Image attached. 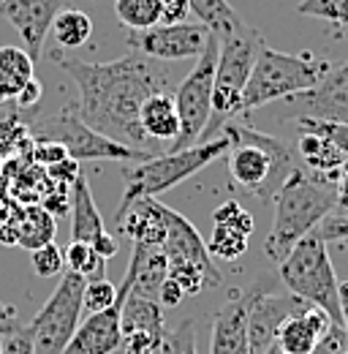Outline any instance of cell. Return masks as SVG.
<instances>
[{
	"label": "cell",
	"instance_id": "obj_42",
	"mask_svg": "<svg viewBox=\"0 0 348 354\" xmlns=\"http://www.w3.org/2000/svg\"><path fill=\"white\" fill-rule=\"evenodd\" d=\"M191 14L188 0H161V22L158 25H180Z\"/></svg>",
	"mask_w": 348,
	"mask_h": 354
},
{
	"label": "cell",
	"instance_id": "obj_5",
	"mask_svg": "<svg viewBox=\"0 0 348 354\" xmlns=\"http://www.w3.org/2000/svg\"><path fill=\"white\" fill-rule=\"evenodd\" d=\"M218 41L220 46H218L215 85H213V109H210V123L199 142L218 139L223 133V126L231 123V118L242 115V90L248 85L259 49L267 44L259 30H253L251 25Z\"/></svg>",
	"mask_w": 348,
	"mask_h": 354
},
{
	"label": "cell",
	"instance_id": "obj_1",
	"mask_svg": "<svg viewBox=\"0 0 348 354\" xmlns=\"http://www.w3.org/2000/svg\"><path fill=\"white\" fill-rule=\"evenodd\" d=\"M60 68L77 82V115L93 131L120 145L144 150L147 136L139 126L142 104L153 93H169V74L153 57L128 52L112 63H85L57 57Z\"/></svg>",
	"mask_w": 348,
	"mask_h": 354
},
{
	"label": "cell",
	"instance_id": "obj_38",
	"mask_svg": "<svg viewBox=\"0 0 348 354\" xmlns=\"http://www.w3.org/2000/svg\"><path fill=\"white\" fill-rule=\"evenodd\" d=\"M158 354H196V335H193V322L185 319L180 327L164 335L161 352Z\"/></svg>",
	"mask_w": 348,
	"mask_h": 354
},
{
	"label": "cell",
	"instance_id": "obj_44",
	"mask_svg": "<svg viewBox=\"0 0 348 354\" xmlns=\"http://www.w3.org/2000/svg\"><path fill=\"white\" fill-rule=\"evenodd\" d=\"M185 300V295H182V289L174 283L172 278H166L164 283H161V289H158V303L164 306V308H177L180 303Z\"/></svg>",
	"mask_w": 348,
	"mask_h": 354
},
{
	"label": "cell",
	"instance_id": "obj_7",
	"mask_svg": "<svg viewBox=\"0 0 348 354\" xmlns=\"http://www.w3.org/2000/svg\"><path fill=\"white\" fill-rule=\"evenodd\" d=\"M229 150H231V139L226 133H220L218 139L199 142L188 150L153 156V158L136 164L133 169H126V194H123L120 205L139 199V196H158V194L169 191L191 175L202 172L204 167L215 164Z\"/></svg>",
	"mask_w": 348,
	"mask_h": 354
},
{
	"label": "cell",
	"instance_id": "obj_17",
	"mask_svg": "<svg viewBox=\"0 0 348 354\" xmlns=\"http://www.w3.org/2000/svg\"><path fill=\"white\" fill-rule=\"evenodd\" d=\"M248 303H251V286L242 292H231L229 300L215 310L213 333H210V354H251Z\"/></svg>",
	"mask_w": 348,
	"mask_h": 354
},
{
	"label": "cell",
	"instance_id": "obj_6",
	"mask_svg": "<svg viewBox=\"0 0 348 354\" xmlns=\"http://www.w3.org/2000/svg\"><path fill=\"white\" fill-rule=\"evenodd\" d=\"M327 71L329 66L321 60L316 63V60H307L300 55H286L264 44L256 55L248 85L242 90V115L267 106V104L283 101L294 93L316 88Z\"/></svg>",
	"mask_w": 348,
	"mask_h": 354
},
{
	"label": "cell",
	"instance_id": "obj_12",
	"mask_svg": "<svg viewBox=\"0 0 348 354\" xmlns=\"http://www.w3.org/2000/svg\"><path fill=\"white\" fill-rule=\"evenodd\" d=\"M283 120H332V123H348V60L343 66H329V71L321 77L316 88L294 93L283 98L280 104Z\"/></svg>",
	"mask_w": 348,
	"mask_h": 354
},
{
	"label": "cell",
	"instance_id": "obj_25",
	"mask_svg": "<svg viewBox=\"0 0 348 354\" xmlns=\"http://www.w3.org/2000/svg\"><path fill=\"white\" fill-rule=\"evenodd\" d=\"M36 63L19 46H0V101L17 98L19 90L33 80Z\"/></svg>",
	"mask_w": 348,
	"mask_h": 354
},
{
	"label": "cell",
	"instance_id": "obj_27",
	"mask_svg": "<svg viewBox=\"0 0 348 354\" xmlns=\"http://www.w3.org/2000/svg\"><path fill=\"white\" fill-rule=\"evenodd\" d=\"M55 229H57L55 216L44 210L41 205H33L25 210L22 221L17 223V245L36 251L46 243H55Z\"/></svg>",
	"mask_w": 348,
	"mask_h": 354
},
{
	"label": "cell",
	"instance_id": "obj_48",
	"mask_svg": "<svg viewBox=\"0 0 348 354\" xmlns=\"http://www.w3.org/2000/svg\"><path fill=\"white\" fill-rule=\"evenodd\" d=\"M6 313H8V306H3V303H0V322L6 319Z\"/></svg>",
	"mask_w": 348,
	"mask_h": 354
},
{
	"label": "cell",
	"instance_id": "obj_3",
	"mask_svg": "<svg viewBox=\"0 0 348 354\" xmlns=\"http://www.w3.org/2000/svg\"><path fill=\"white\" fill-rule=\"evenodd\" d=\"M223 133L231 139V150L226 153L231 180L259 196L261 202H272L280 185L300 167L297 156L278 136L261 133L251 126L226 123Z\"/></svg>",
	"mask_w": 348,
	"mask_h": 354
},
{
	"label": "cell",
	"instance_id": "obj_22",
	"mask_svg": "<svg viewBox=\"0 0 348 354\" xmlns=\"http://www.w3.org/2000/svg\"><path fill=\"white\" fill-rule=\"evenodd\" d=\"M297 153H300V158L304 161L307 172L324 177L329 183H338L340 180V172H343V167H346L348 161L346 156L335 145H329L324 136H316V133H307V131H300Z\"/></svg>",
	"mask_w": 348,
	"mask_h": 354
},
{
	"label": "cell",
	"instance_id": "obj_37",
	"mask_svg": "<svg viewBox=\"0 0 348 354\" xmlns=\"http://www.w3.org/2000/svg\"><path fill=\"white\" fill-rule=\"evenodd\" d=\"M33 270H36L39 278L63 275V272H66V257H63L60 245L46 243L41 248H36V251H33Z\"/></svg>",
	"mask_w": 348,
	"mask_h": 354
},
{
	"label": "cell",
	"instance_id": "obj_35",
	"mask_svg": "<svg viewBox=\"0 0 348 354\" xmlns=\"http://www.w3.org/2000/svg\"><path fill=\"white\" fill-rule=\"evenodd\" d=\"M213 223L218 226H229V229H234V232H242V234H253V216L240 205V202H223L220 207H215V213H213Z\"/></svg>",
	"mask_w": 348,
	"mask_h": 354
},
{
	"label": "cell",
	"instance_id": "obj_13",
	"mask_svg": "<svg viewBox=\"0 0 348 354\" xmlns=\"http://www.w3.org/2000/svg\"><path fill=\"white\" fill-rule=\"evenodd\" d=\"M210 30L199 22H180V25H155L147 30H130V52H139L153 60H188L199 57L207 44Z\"/></svg>",
	"mask_w": 348,
	"mask_h": 354
},
{
	"label": "cell",
	"instance_id": "obj_18",
	"mask_svg": "<svg viewBox=\"0 0 348 354\" xmlns=\"http://www.w3.org/2000/svg\"><path fill=\"white\" fill-rule=\"evenodd\" d=\"M117 229L133 245H164L166 237V205L155 196H139L120 205Z\"/></svg>",
	"mask_w": 348,
	"mask_h": 354
},
{
	"label": "cell",
	"instance_id": "obj_19",
	"mask_svg": "<svg viewBox=\"0 0 348 354\" xmlns=\"http://www.w3.org/2000/svg\"><path fill=\"white\" fill-rule=\"evenodd\" d=\"M332 319L316 306H307L304 310L294 313L291 319L283 322L278 330V349L286 354H313L318 341L329 333Z\"/></svg>",
	"mask_w": 348,
	"mask_h": 354
},
{
	"label": "cell",
	"instance_id": "obj_14",
	"mask_svg": "<svg viewBox=\"0 0 348 354\" xmlns=\"http://www.w3.org/2000/svg\"><path fill=\"white\" fill-rule=\"evenodd\" d=\"M130 286H133V275L126 270L123 283L117 286V300L115 306L106 310L90 313L85 322H79L74 338L68 341L63 354H115L123 346V327H120V313H123V303L128 297Z\"/></svg>",
	"mask_w": 348,
	"mask_h": 354
},
{
	"label": "cell",
	"instance_id": "obj_30",
	"mask_svg": "<svg viewBox=\"0 0 348 354\" xmlns=\"http://www.w3.org/2000/svg\"><path fill=\"white\" fill-rule=\"evenodd\" d=\"M115 14L130 30H147L161 22V0H115Z\"/></svg>",
	"mask_w": 348,
	"mask_h": 354
},
{
	"label": "cell",
	"instance_id": "obj_28",
	"mask_svg": "<svg viewBox=\"0 0 348 354\" xmlns=\"http://www.w3.org/2000/svg\"><path fill=\"white\" fill-rule=\"evenodd\" d=\"M52 36L63 49H79L93 36V19L79 8H63L52 22Z\"/></svg>",
	"mask_w": 348,
	"mask_h": 354
},
{
	"label": "cell",
	"instance_id": "obj_10",
	"mask_svg": "<svg viewBox=\"0 0 348 354\" xmlns=\"http://www.w3.org/2000/svg\"><path fill=\"white\" fill-rule=\"evenodd\" d=\"M87 281L79 272L66 270L52 297L33 316L30 330L36 338V354H63L74 338L82 316V295Z\"/></svg>",
	"mask_w": 348,
	"mask_h": 354
},
{
	"label": "cell",
	"instance_id": "obj_32",
	"mask_svg": "<svg viewBox=\"0 0 348 354\" xmlns=\"http://www.w3.org/2000/svg\"><path fill=\"white\" fill-rule=\"evenodd\" d=\"M248 240H251V237L242 234V232H234V229H229V226L213 223V234H210L207 251H210V257L231 262V259H240V257L248 251Z\"/></svg>",
	"mask_w": 348,
	"mask_h": 354
},
{
	"label": "cell",
	"instance_id": "obj_11",
	"mask_svg": "<svg viewBox=\"0 0 348 354\" xmlns=\"http://www.w3.org/2000/svg\"><path fill=\"white\" fill-rule=\"evenodd\" d=\"M307 308V303L297 295H280L269 289V278L264 275L251 286L248 303V346L251 354H269L278 344V330L286 319Z\"/></svg>",
	"mask_w": 348,
	"mask_h": 354
},
{
	"label": "cell",
	"instance_id": "obj_23",
	"mask_svg": "<svg viewBox=\"0 0 348 354\" xmlns=\"http://www.w3.org/2000/svg\"><path fill=\"white\" fill-rule=\"evenodd\" d=\"M104 232H106V226L95 207L93 191H90L85 177L79 175L71 185V240L93 243Z\"/></svg>",
	"mask_w": 348,
	"mask_h": 354
},
{
	"label": "cell",
	"instance_id": "obj_36",
	"mask_svg": "<svg viewBox=\"0 0 348 354\" xmlns=\"http://www.w3.org/2000/svg\"><path fill=\"white\" fill-rule=\"evenodd\" d=\"M115 300H117V286L115 283H109L106 278L87 281L85 295H82V310L98 313V310H106L109 306H115Z\"/></svg>",
	"mask_w": 348,
	"mask_h": 354
},
{
	"label": "cell",
	"instance_id": "obj_9",
	"mask_svg": "<svg viewBox=\"0 0 348 354\" xmlns=\"http://www.w3.org/2000/svg\"><path fill=\"white\" fill-rule=\"evenodd\" d=\"M33 133H36V139L60 142L74 161H136V164H142L155 156L150 150H136V147L120 145L104 133L93 131L90 126L79 120L74 104L55 112L46 120L39 118L33 123Z\"/></svg>",
	"mask_w": 348,
	"mask_h": 354
},
{
	"label": "cell",
	"instance_id": "obj_26",
	"mask_svg": "<svg viewBox=\"0 0 348 354\" xmlns=\"http://www.w3.org/2000/svg\"><path fill=\"white\" fill-rule=\"evenodd\" d=\"M191 6V14L199 17V22L215 33L218 39H226L237 30H242L248 22L234 11V6L229 0H188Z\"/></svg>",
	"mask_w": 348,
	"mask_h": 354
},
{
	"label": "cell",
	"instance_id": "obj_21",
	"mask_svg": "<svg viewBox=\"0 0 348 354\" xmlns=\"http://www.w3.org/2000/svg\"><path fill=\"white\" fill-rule=\"evenodd\" d=\"M139 126L147 139L153 142H169L172 145L180 133V115L174 106L172 93H153L139 112Z\"/></svg>",
	"mask_w": 348,
	"mask_h": 354
},
{
	"label": "cell",
	"instance_id": "obj_15",
	"mask_svg": "<svg viewBox=\"0 0 348 354\" xmlns=\"http://www.w3.org/2000/svg\"><path fill=\"white\" fill-rule=\"evenodd\" d=\"M161 248L166 254L169 270L196 267L215 283V289L223 286V275H220V270L215 267L210 251H207V243L202 240L196 226L188 221L182 213L172 210V207H166V237H164Z\"/></svg>",
	"mask_w": 348,
	"mask_h": 354
},
{
	"label": "cell",
	"instance_id": "obj_29",
	"mask_svg": "<svg viewBox=\"0 0 348 354\" xmlns=\"http://www.w3.org/2000/svg\"><path fill=\"white\" fill-rule=\"evenodd\" d=\"M0 354H36V338L30 324H25L11 306L6 319L0 322Z\"/></svg>",
	"mask_w": 348,
	"mask_h": 354
},
{
	"label": "cell",
	"instance_id": "obj_45",
	"mask_svg": "<svg viewBox=\"0 0 348 354\" xmlns=\"http://www.w3.org/2000/svg\"><path fill=\"white\" fill-rule=\"evenodd\" d=\"M41 90L44 88L39 85V82H36V77H33V80H30L25 88L19 90V95H17V104H19L22 109H33V106H36V104H39V101L44 98Z\"/></svg>",
	"mask_w": 348,
	"mask_h": 354
},
{
	"label": "cell",
	"instance_id": "obj_49",
	"mask_svg": "<svg viewBox=\"0 0 348 354\" xmlns=\"http://www.w3.org/2000/svg\"><path fill=\"white\" fill-rule=\"evenodd\" d=\"M269 354H286V352H280V349H278V346H275V349H272V352Z\"/></svg>",
	"mask_w": 348,
	"mask_h": 354
},
{
	"label": "cell",
	"instance_id": "obj_47",
	"mask_svg": "<svg viewBox=\"0 0 348 354\" xmlns=\"http://www.w3.org/2000/svg\"><path fill=\"white\" fill-rule=\"evenodd\" d=\"M335 213H348V161L338 180V210Z\"/></svg>",
	"mask_w": 348,
	"mask_h": 354
},
{
	"label": "cell",
	"instance_id": "obj_16",
	"mask_svg": "<svg viewBox=\"0 0 348 354\" xmlns=\"http://www.w3.org/2000/svg\"><path fill=\"white\" fill-rule=\"evenodd\" d=\"M63 6L66 0H0V14L14 25L33 63L41 57L46 33L52 30V22Z\"/></svg>",
	"mask_w": 348,
	"mask_h": 354
},
{
	"label": "cell",
	"instance_id": "obj_2",
	"mask_svg": "<svg viewBox=\"0 0 348 354\" xmlns=\"http://www.w3.org/2000/svg\"><path fill=\"white\" fill-rule=\"evenodd\" d=\"M272 202L275 216L264 240V251L275 265H280L304 234L318 229L327 216L338 210V183L297 167L272 196Z\"/></svg>",
	"mask_w": 348,
	"mask_h": 354
},
{
	"label": "cell",
	"instance_id": "obj_34",
	"mask_svg": "<svg viewBox=\"0 0 348 354\" xmlns=\"http://www.w3.org/2000/svg\"><path fill=\"white\" fill-rule=\"evenodd\" d=\"M294 123H297V131H307V133H316V136H324L329 145H335V147L348 158V123L310 120V118H300V120H294Z\"/></svg>",
	"mask_w": 348,
	"mask_h": 354
},
{
	"label": "cell",
	"instance_id": "obj_31",
	"mask_svg": "<svg viewBox=\"0 0 348 354\" xmlns=\"http://www.w3.org/2000/svg\"><path fill=\"white\" fill-rule=\"evenodd\" d=\"M66 257V270L71 272H79L85 281H101L104 272H106V259H101L90 243H79V240H71L63 251Z\"/></svg>",
	"mask_w": 348,
	"mask_h": 354
},
{
	"label": "cell",
	"instance_id": "obj_46",
	"mask_svg": "<svg viewBox=\"0 0 348 354\" xmlns=\"http://www.w3.org/2000/svg\"><path fill=\"white\" fill-rule=\"evenodd\" d=\"M90 248H93L101 259H112V257L117 254V240H115V234L104 232V234H98V237L90 243Z\"/></svg>",
	"mask_w": 348,
	"mask_h": 354
},
{
	"label": "cell",
	"instance_id": "obj_39",
	"mask_svg": "<svg viewBox=\"0 0 348 354\" xmlns=\"http://www.w3.org/2000/svg\"><path fill=\"white\" fill-rule=\"evenodd\" d=\"M164 344V335L155 333H130L123 335V354H158Z\"/></svg>",
	"mask_w": 348,
	"mask_h": 354
},
{
	"label": "cell",
	"instance_id": "obj_24",
	"mask_svg": "<svg viewBox=\"0 0 348 354\" xmlns=\"http://www.w3.org/2000/svg\"><path fill=\"white\" fill-rule=\"evenodd\" d=\"M120 327H123V335H130V333L166 335V330H164V306L158 300L139 297V295L128 292V297L123 303V313H120Z\"/></svg>",
	"mask_w": 348,
	"mask_h": 354
},
{
	"label": "cell",
	"instance_id": "obj_20",
	"mask_svg": "<svg viewBox=\"0 0 348 354\" xmlns=\"http://www.w3.org/2000/svg\"><path fill=\"white\" fill-rule=\"evenodd\" d=\"M126 270L133 275L130 295L158 300V289L169 278V262L161 245H133Z\"/></svg>",
	"mask_w": 348,
	"mask_h": 354
},
{
	"label": "cell",
	"instance_id": "obj_43",
	"mask_svg": "<svg viewBox=\"0 0 348 354\" xmlns=\"http://www.w3.org/2000/svg\"><path fill=\"white\" fill-rule=\"evenodd\" d=\"M49 175H52V180H57V183L68 185V183H74V180L79 177V161L66 158V161H60V164L49 167Z\"/></svg>",
	"mask_w": 348,
	"mask_h": 354
},
{
	"label": "cell",
	"instance_id": "obj_8",
	"mask_svg": "<svg viewBox=\"0 0 348 354\" xmlns=\"http://www.w3.org/2000/svg\"><path fill=\"white\" fill-rule=\"evenodd\" d=\"M218 41L215 33L207 36V44L202 55L196 57V66L188 71V77L177 85L172 93L177 115H180V133L172 142L169 153L188 150L199 145L202 133L210 123V109H213V85H215V66H218Z\"/></svg>",
	"mask_w": 348,
	"mask_h": 354
},
{
	"label": "cell",
	"instance_id": "obj_33",
	"mask_svg": "<svg viewBox=\"0 0 348 354\" xmlns=\"http://www.w3.org/2000/svg\"><path fill=\"white\" fill-rule=\"evenodd\" d=\"M297 11L329 25H348V0H300Z\"/></svg>",
	"mask_w": 348,
	"mask_h": 354
},
{
	"label": "cell",
	"instance_id": "obj_41",
	"mask_svg": "<svg viewBox=\"0 0 348 354\" xmlns=\"http://www.w3.org/2000/svg\"><path fill=\"white\" fill-rule=\"evenodd\" d=\"M318 234L327 243H335V240L348 243V213H332V216H327L321 221V226H318Z\"/></svg>",
	"mask_w": 348,
	"mask_h": 354
},
{
	"label": "cell",
	"instance_id": "obj_4",
	"mask_svg": "<svg viewBox=\"0 0 348 354\" xmlns=\"http://www.w3.org/2000/svg\"><path fill=\"white\" fill-rule=\"evenodd\" d=\"M278 272L291 295H297L307 306L324 310L332 319V327L346 330L340 310V281L329 259L327 240L318 234V229L304 234L291 248V254L278 265Z\"/></svg>",
	"mask_w": 348,
	"mask_h": 354
},
{
	"label": "cell",
	"instance_id": "obj_40",
	"mask_svg": "<svg viewBox=\"0 0 348 354\" xmlns=\"http://www.w3.org/2000/svg\"><path fill=\"white\" fill-rule=\"evenodd\" d=\"M33 158H36L39 164H44V167H55V164H60V161H66V158H71V156H68V150H66L60 142H52V139H36Z\"/></svg>",
	"mask_w": 348,
	"mask_h": 354
}]
</instances>
